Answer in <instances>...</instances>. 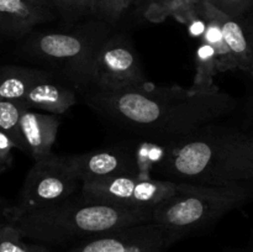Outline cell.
I'll use <instances>...</instances> for the list:
<instances>
[{"label": "cell", "instance_id": "22", "mask_svg": "<svg viewBox=\"0 0 253 252\" xmlns=\"http://www.w3.org/2000/svg\"><path fill=\"white\" fill-rule=\"evenodd\" d=\"M220 11L232 17H240L253 7V0H204Z\"/></svg>", "mask_w": 253, "mask_h": 252}, {"label": "cell", "instance_id": "7", "mask_svg": "<svg viewBox=\"0 0 253 252\" xmlns=\"http://www.w3.org/2000/svg\"><path fill=\"white\" fill-rule=\"evenodd\" d=\"M182 184L140 175H123L83 182L81 195L89 202L153 210L177 193Z\"/></svg>", "mask_w": 253, "mask_h": 252}, {"label": "cell", "instance_id": "3", "mask_svg": "<svg viewBox=\"0 0 253 252\" xmlns=\"http://www.w3.org/2000/svg\"><path fill=\"white\" fill-rule=\"evenodd\" d=\"M153 210L121 208L104 203L69 199L62 204L24 212L5 209V216L22 236L42 244H78L124 227L152 220Z\"/></svg>", "mask_w": 253, "mask_h": 252}, {"label": "cell", "instance_id": "4", "mask_svg": "<svg viewBox=\"0 0 253 252\" xmlns=\"http://www.w3.org/2000/svg\"><path fill=\"white\" fill-rule=\"evenodd\" d=\"M252 182L226 187L182 184L177 193L153 209V224L169 245L207 229L220 217L246 203L253 194Z\"/></svg>", "mask_w": 253, "mask_h": 252}, {"label": "cell", "instance_id": "19", "mask_svg": "<svg viewBox=\"0 0 253 252\" xmlns=\"http://www.w3.org/2000/svg\"><path fill=\"white\" fill-rule=\"evenodd\" d=\"M22 234L14 225L0 227V252H49L42 245H29L21 240Z\"/></svg>", "mask_w": 253, "mask_h": 252}, {"label": "cell", "instance_id": "24", "mask_svg": "<svg viewBox=\"0 0 253 252\" xmlns=\"http://www.w3.org/2000/svg\"><path fill=\"white\" fill-rule=\"evenodd\" d=\"M29 2L35 5H39V6H44L48 7L49 5H52V0H27Z\"/></svg>", "mask_w": 253, "mask_h": 252}, {"label": "cell", "instance_id": "5", "mask_svg": "<svg viewBox=\"0 0 253 252\" xmlns=\"http://www.w3.org/2000/svg\"><path fill=\"white\" fill-rule=\"evenodd\" d=\"M106 37L105 26L90 24L68 32L37 34L25 43V49L32 58L53 67L54 73L74 88L88 89L94 57Z\"/></svg>", "mask_w": 253, "mask_h": 252}, {"label": "cell", "instance_id": "26", "mask_svg": "<svg viewBox=\"0 0 253 252\" xmlns=\"http://www.w3.org/2000/svg\"><path fill=\"white\" fill-rule=\"evenodd\" d=\"M250 73H252V74H253V63H252V67H251V69H250Z\"/></svg>", "mask_w": 253, "mask_h": 252}, {"label": "cell", "instance_id": "25", "mask_svg": "<svg viewBox=\"0 0 253 252\" xmlns=\"http://www.w3.org/2000/svg\"><path fill=\"white\" fill-rule=\"evenodd\" d=\"M250 142H251V148H252V155H253V135L250 136Z\"/></svg>", "mask_w": 253, "mask_h": 252}, {"label": "cell", "instance_id": "17", "mask_svg": "<svg viewBox=\"0 0 253 252\" xmlns=\"http://www.w3.org/2000/svg\"><path fill=\"white\" fill-rule=\"evenodd\" d=\"M195 66H197V72L192 88L207 89L214 86L212 79L219 73L217 61L210 44L204 40H202L195 53Z\"/></svg>", "mask_w": 253, "mask_h": 252}, {"label": "cell", "instance_id": "6", "mask_svg": "<svg viewBox=\"0 0 253 252\" xmlns=\"http://www.w3.org/2000/svg\"><path fill=\"white\" fill-rule=\"evenodd\" d=\"M79 188L82 180L71 157L51 153L35 161L25 178L17 203L6 209L24 212L53 207L72 199Z\"/></svg>", "mask_w": 253, "mask_h": 252}, {"label": "cell", "instance_id": "16", "mask_svg": "<svg viewBox=\"0 0 253 252\" xmlns=\"http://www.w3.org/2000/svg\"><path fill=\"white\" fill-rule=\"evenodd\" d=\"M198 14L203 17L205 22V29L202 35V40L210 44V47L214 51L215 57L217 61V68L219 72L230 71V69H237L236 61L227 46L226 41L222 35L221 26L219 21L215 19L214 15L208 7L207 2L203 1L198 7Z\"/></svg>", "mask_w": 253, "mask_h": 252}, {"label": "cell", "instance_id": "2", "mask_svg": "<svg viewBox=\"0 0 253 252\" xmlns=\"http://www.w3.org/2000/svg\"><path fill=\"white\" fill-rule=\"evenodd\" d=\"M142 174L150 170L160 179L205 187H226L253 182L250 136L209 127L170 140H157L136 150Z\"/></svg>", "mask_w": 253, "mask_h": 252}, {"label": "cell", "instance_id": "13", "mask_svg": "<svg viewBox=\"0 0 253 252\" xmlns=\"http://www.w3.org/2000/svg\"><path fill=\"white\" fill-rule=\"evenodd\" d=\"M51 19L48 9L27 0H0V35L20 37Z\"/></svg>", "mask_w": 253, "mask_h": 252}, {"label": "cell", "instance_id": "1", "mask_svg": "<svg viewBox=\"0 0 253 252\" xmlns=\"http://www.w3.org/2000/svg\"><path fill=\"white\" fill-rule=\"evenodd\" d=\"M85 101L116 125L155 140L188 135L229 114L236 100L217 86L183 89L150 84L121 90L88 88Z\"/></svg>", "mask_w": 253, "mask_h": 252}, {"label": "cell", "instance_id": "9", "mask_svg": "<svg viewBox=\"0 0 253 252\" xmlns=\"http://www.w3.org/2000/svg\"><path fill=\"white\" fill-rule=\"evenodd\" d=\"M169 246L162 230L147 221L74 244L66 252H165Z\"/></svg>", "mask_w": 253, "mask_h": 252}, {"label": "cell", "instance_id": "20", "mask_svg": "<svg viewBox=\"0 0 253 252\" xmlns=\"http://www.w3.org/2000/svg\"><path fill=\"white\" fill-rule=\"evenodd\" d=\"M132 0H95L94 15L108 22H116Z\"/></svg>", "mask_w": 253, "mask_h": 252}, {"label": "cell", "instance_id": "23", "mask_svg": "<svg viewBox=\"0 0 253 252\" xmlns=\"http://www.w3.org/2000/svg\"><path fill=\"white\" fill-rule=\"evenodd\" d=\"M14 148H17L14 141L0 131V167H9L11 165Z\"/></svg>", "mask_w": 253, "mask_h": 252}, {"label": "cell", "instance_id": "8", "mask_svg": "<svg viewBox=\"0 0 253 252\" xmlns=\"http://www.w3.org/2000/svg\"><path fill=\"white\" fill-rule=\"evenodd\" d=\"M141 64L123 36L106 37L94 57L89 88L121 90L146 84Z\"/></svg>", "mask_w": 253, "mask_h": 252}, {"label": "cell", "instance_id": "21", "mask_svg": "<svg viewBox=\"0 0 253 252\" xmlns=\"http://www.w3.org/2000/svg\"><path fill=\"white\" fill-rule=\"evenodd\" d=\"M52 5L58 7L68 17H78L94 14L95 0H52Z\"/></svg>", "mask_w": 253, "mask_h": 252}, {"label": "cell", "instance_id": "11", "mask_svg": "<svg viewBox=\"0 0 253 252\" xmlns=\"http://www.w3.org/2000/svg\"><path fill=\"white\" fill-rule=\"evenodd\" d=\"M74 86L54 72L43 71L24 100L27 109H37L53 115H61L76 105L77 94Z\"/></svg>", "mask_w": 253, "mask_h": 252}, {"label": "cell", "instance_id": "10", "mask_svg": "<svg viewBox=\"0 0 253 252\" xmlns=\"http://www.w3.org/2000/svg\"><path fill=\"white\" fill-rule=\"evenodd\" d=\"M69 157L82 183L123 175L143 177L136 151L124 146L90 151Z\"/></svg>", "mask_w": 253, "mask_h": 252}, {"label": "cell", "instance_id": "15", "mask_svg": "<svg viewBox=\"0 0 253 252\" xmlns=\"http://www.w3.org/2000/svg\"><path fill=\"white\" fill-rule=\"evenodd\" d=\"M42 69L20 66L0 67V100L24 104L27 93Z\"/></svg>", "mask_w": 253, "mask_h": 252}, {"label": "cell", "instance_id": "14", "mask_svg": "<svg viewBox=\"0 0 253 252\" xmlns=\"http://www.w3.org/2000/svg\"><path fill=\"white\" fill-rule=\"evenodd\" d=\"M207 2L208 7L219 21L222 35L236 61L237 69L250 72L253 63V36L250 27L241 20L242 16L232 17Z\"/></svg>", "mask_w": 253, "mask_h": 252}, {"label": "cell", "instance_id": "12", "mask_svg": "<svg viewBox=\"0 0 253 252\" xmlns=\"http://www.w3.org/2000/svg\"><path fill=\"white\" fill-rule=\"evenodd\" d=\"M20 128L24 141V152L34 158V161H39L52 153L59 128L58 115L26 109L22 113Z\"/></svg>", "mask_w": 253, "mask_h": 252}, {"label": "cell", "instance_id": "18", "mask_svg": "<svg viewBox=\"0 0 253 252\" xmlns=\"http://www.w3.org/2000/svg\"><path fill=\"white\" fill-rule=\"evenodd\" d=\"M26 109L24 104L17 101L0 100V131L6 133L22 152L25 151V147L20 123H21L22 113Z\"/></svg>", "mask_w": 253, "mask_h": 252}]
</instances>
